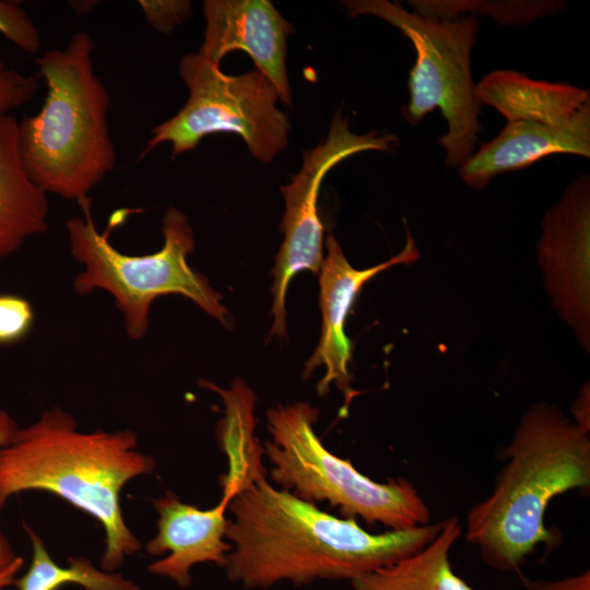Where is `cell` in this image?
<instances>
[{
	"mask_svg": "<svg viewBox=\"0 0 590 590\" xmlns=\"http://www.w3.org/2000/svg\"><path fill=\"white\" fill-rule=\"evenodd\" d=\"M138 4L150 25L161 33H169L191 13L189 1L140 0Z\"/></svg>",
	"mask_w": 590,
	"mask_h": 590,
	"instance_id": "cell-24",
	"label": "cell"
},
{
	"mask_svg": "<svg viewBox=\"0 0 590 590\" xmlns=\"http://www.w3.org/2000/svg\"><path fill=\"white\" fill-rule=\"evenodd\" d=\"M24 528L32 542L33 554L27 570L13 581L17 590H59L67 583L85 590H144L120 574L97 568L86 557L70 556L68 566L57 564L40 536L28 526Z\"/></svg>",
	"mask_w": 590,
	"mask_h": 590,
	"instance_id": "cell-19",
	"label": "cell"
},
{
	"mask_svg": "<svg viewBox=\"0 0 590 590\" xmlns=\"http://www.w3.org/2000/svg\"><path fill=\"white\" fill-rule=\"evenodd\" d=\"M522 590H590V570L555 580L523 579Z\"/></svg>",
	"mask_w": 590,
	"mask_h": 590,
	"instance_id": "cell-26",
	"label": "cell"
},
{
	"mask_svg": "<svg viewBox=\"0 0 590 590\" xmlns=\"http://www.w3.org/2000/svg\"><path fill=\"white\" fill-rule=\"evenodd\" d=\"M82 215L66 222L70 249L83 270L75 276L73 288L79 295L95 290L108 292L123 317L125 330L132 340L145 337L152 303L160 296L181 295L226 328L233 326L222 295L187 261L194 250L193 231L187 216L169 208L162 220L163 247L152 253L128 255L113 246L107 231L98 232L93 221L90 197L80 200Z\"/></svg>",
	"mask_w": 590,
	"mask_h": 590,
	"instance_id": "cell-5",
	"label": "cell"
},
{
	"mask_svg": "<svg viewBox=\"0 0 590 590\" xmlns=\"http://www.w3.org/2000/svg\"><path fill=\"white\" fill-rule=\"evenodd\" d=\"M406 236L405 246L397 256L364 270L350 264L333 235L326 239L327 257L319 275L321 332L316 350L306 362L303 377L308 378L316 368L326 367V374L317 385L318 394L324 396L334 384L343 393L345 411L357 394L351 387L349 365L353 345L344 332L345 321L359 291L369 280L393 266L411 264L418 259V249L408 228Z\"/></svg>",
	"mask_w": 590,
	"mask_h": 590,
	"instance_id": "cell-11",
	"label": "cell"
},
{
	"mask_svg": "<svg viewBox=\"0 0 590 590\" xmlns=\"http://www.w3.org/2000/svg\"><path fill=\"white\" fill-rule=\"evenodd\" d=\"M227 512L232 550L224 568L232 582L248 589L351 581L418 552L444 524L371 533L355 519L335 517L274 487L267 477L233 497Z\"/></svg>",
	"mask_w": 590,
	"mask_h": 590,
	"instance_id": "cell-1",
	"label": "cell"
},
{
	"mask_svg": "<svg viewBox=\"0 0 590 590\" xmlns=\"http://www.w3.org/2000/svg\"><path fill=\"white\" fill-rule=\"evenodd\" d=\"M342 3L352 16L385 20L413 44L416 59L409 74L410 99L402 116L416 126L438 108L447 123V131L438 139L445 151V165L460 167L474 153L482 130V105L471 70V52L481 27L479 16L438 20L388 0Z\"/></svg>",
	"mask_w": 590,
	"mask_h": 590,
	"instance_id": "cell-7",
	"label": "cell"
},
{
	"mask_svg": "<svg viewBox=\"0 0 590 590\" xmlns=\"http://www.w3.org/2000/svg\"><path fill=\"white\" fill-rule=\"evenodd\" d=\"M0 34L26 54L40 50V33L19 2L0 0Z\"/></svg>",
	"mask_w": 590,
	"mask_h": 590,
	"instance_id": "cell-21",
	"label": "cell"
},
{
	"mask_svg": "<svg viewBox=\"0 0 590 590\" xmlns=\"http://www.w3.org/2000/svg\"><path fill=\"white\" fill-rule=\"evenodd\" d=\"M573 413L575 422L587 430H590L589 420V385L587 384L574 402Z\"/></svg>",
	"mask_w": 590,
	"mask_h": 590,
	"instance_id": "cell-27",
	"label": "cell"
},
{
	"mask_svg": "<svg viewBox=\"0 0 590 590\" xmlns=\"http://www.w3.org/2000/svg\"><path fill=\"white\" fill-rule=\"evenodd\" d=\"M555 154L590 156V105L563 127L506 121L495 138L459 167V175L467 186L482 190L498 175L528 168Z\"/></svg>",
	"mask_w": 590,
	"mask_h": 590,
	"instance_id": "cell-14",
	"label": "cell"
},
{
	"mask_svg": "<svg viewBox=\"0 0 590 590\" xmlns=\"http://www.w3.org/2000/svg\"><path fill=\"white\" fill-rule=\"evenodd\" d=\"M23 558L17 556L15 562L0 574V590L13 585L14 579L23 567Z\"/></svg>",
	"mask_w": 590,
	"mask_h": 590,
	"instance_id": "cell-28",
	"label": "cell"
},
{
	"mask_svg": "<svg viewBox=\"0 0 590 590\" xmlns=\"http://www.w3.org/2000/svg\"><path fill=\"white\" fill-rule=\"evenodd\" d=\"M37 90L35 75L23 73L0 60V119L31 102Z\"/></svg>",
	"mask_w": 590,
	"mask_h": 590,
	"instance_id": "cell-23",
	"label": "cell"
},
{
	"mask_svg": "<svg viewBox=\"0 0 590 590\" xmlns=\"http://www.w3.org/2000/svg\"><path fill=\"white\" fill-rule=\"evenodd\" d=\"M481 105L498 111L506 121L524 120L563 127L590 105L589 90L564 82L534 80L509 70H494L476 83Z\"/></svg>",
	"mask_w": 590,
	"mask_h": 590,
	"instance_id": "cell-15",
	"label": "cell"
},
{
	"mask_svg": "<svg viewBox=\"0 0 590 590\" xmlns=\"http://www.w3.org/2000/svg\"><path fill=\"white\" fill-rule=\"evenodd\" d=\"M35 319L32 304L16 294H0V345L24 339Z\"/></svg>",
	"mask_w": 590,
	"mask_h": 590,
	"instance_id": "cell-22",
	"label": "cell"
},
{
	"mask_svg": "<svg viewBox=\"0 0 590 590\" xmlns=\"http://www.w3.org/2000/svg\"><path fill=\"white\" fill-rule=\"evenodd\" d=\"M94 39L76 32L63 48L35 59L47 93L40 110L19 120V146L30 178L47 194L76 200L114 170L110 95L93 62Z\"/></svg>",
	"mask_w": 590,
	"mask_h": 590,
	"instance_id": "cell-4",
	"label": "cell"
},
{
	"mask_svg": "<svg viewBox=\"0 0 590 590\" xmlns=\"http://www.w3.org/2000/svg\"><path fill=\"white\" fill-rule=\"evenodd\" d=\"M399 138L391 133L351 131L349 119L339 109L333 116L328 137L316 148L303 152V165L290 184L282 186L285 213L281 223L284 239L273 268V324L269 337H286V292L291 280L300 271L320 272L323 262V227L318 215L317 199L326 174L343 160L365 152H393Z\"/></svg>",
	"mask_w": 590,
	"mask_h": 590,
	"instance_id": "cell-9",
	"label": "cell"
},
{
	"mask_svg": "<svg viewBox=\"0 0 590 590\" xmlns=\"http://www.w3.org/2000/svg\"><path fill=\"white\" fill-rule=\"evenodd\" d=\"M500 453L506 463L489 495L471 507L465 540L489 567L515 571L538 545L547 552L559 545V532L545 527L551 500L589 489V430L557 408L535 403Z\"/></svg>",
	"mask_w": 590,
	"mask_h": 590,
	"instance_id": "cell-3",
	"label": "cell"
},
{
	"mask_svg": "<svg viewBox=\"0 0 590 590\" xmlns=\"http://www.w3.org/2000/svg\"><path fill=\"white\" fill-rule=\"evenodd\" d=\"M461 534L457 517L444 520L439 533L418 552L351 580V590H473L449 562Z\"/></svg>",
	"mask_w": 590,
	"mask_h": 590,
	"instance_id": "cell-18",
	"label": "cell"
},
{
	"mask_svg": "<svg viewBox=\"0 0 590 590\" xmlns=\"http://www.w3.org/2000/svg\"><path fill=\"white\" fill-rule=\"evenodd\" d=\"M203 12L204 40L197 54L220 66L229 51H246L279 98L291 105L286 38L294 26L268 0H208Z\"/></svg>",
	"mask_w": 590,
	"mask_h": 590,
	"instance_id": "cell-12",
	"label": "cell"
},
{
	"mask_svg": "<svg viewBox=\"0 0 590 590\" xmlns=\"http://www.w3.org/2000/svg\"><path fill=\"white\" fill-rule=\"evenodd\" d=\"M19 428L15 420L0 408V448L7 445ZM17 558L9 540L0 533V574Z\"/></svg>",
	"mask_w": 590,
	"mask_h": 590,
	"instance_id": "cell-25",
	"label": "cell"
},
{
	"mask_svg": "<svg viewBox=\"0 0 590 590\" xmlns=\"http://www.w3.org/2000/svg\"><path fill=\"white\" fill-rule=\"evenodd\" d=\"M266 415L268 475L280 488L312 504L327 502L342 518L369 526L404 530L430 523L429 508L410 481L378 483L329 451L315 432L318 409L308 402L279 404Z\"/></svg>",
	"mask_w": 590,
	"mask_h": 590,
	"instance_id": "cell-6",
	"label": "cell"
},
{
	"mask_svg": "<svg viewBox=\"0 0 590 590\" xmlns=\"http://www.w3.org/2000/svg\"><path fill=\"white\" fill-rule=\"evenodd\" d=\"M199 385L220 394L224 403L216 440L227 462L226 472L220 477L222 497L231 503L237 494L268 475L262 463L263 446L255 437L257 397L240 378L233 380L228 389L209 380H200Z\"/></svg>",
	"mask_w": 590,
	"mask_h": 590,
	"instance_id": "cell-17",
	"label": "cell"
},
{
	"mask_svg": "<svg viewBox=\"0 0 590 590\" xmlns=\"http://www.w3.org/2000/svg\"><path fill=\"white\" fill-rule=\"evenodd\" d=\"M155 465L151 455L138 449L133 430L81 432L73 415L54 406L34 423L19 426L0 448V508L27 491L57 495L102 524L101 568L115 571L142 548L123 519L121 491Z\"/></svg>",
	"mask_w": 590,
	"mask_h": 590,
	"instance_id": "cell-2",
	"label": "cell"
},
{
	"mask_svg": "<svg viewBox=\"0 0 590 590\" xmlns=\"http://www.w3.org/2000/svg\"><path fill=\"white\" fill-rule=\"evenodd\" d=\"M414 11L433 19L455 20L465 14L485 15L505 26L526 25L560 12L564 1H483V0H412Z\"/></svg>",
	"mask_w": 590,
	"mask_h": 590,
	"instance_id": "cell-20",
	"label": "cell"
},
{
	"mask_svg": "<svg viewBox=\"0 0 590 590\" xmlns=\"http://www.w3.org/2000/svg\"><path fill=\"white\" fill-rule=\"evenodd\" d=\"M179 75L189 96L179 111L151 130L141 157L162 143L173 155L194 150L211 134L227 132L244 139L250 153L270 163L286 145L291 127L276 107L275 87L258 70L229 75L199 54L180 59Z\"/></svg>",
	"mask_w": 590,
	"mask_h": 590,
	"instance_id": "cell-8",
	"label": "cell"
},
{
	"mask_svg": "<svg viewBox=\"0 0 590 590\" xmlns=\"http://www.w3.org/2000/svg\"><path fill=\"white\" fill-rule=\"evenodd\" d=\"M152 504L158 514L157 532L145 550L153 556L169 554L150 564V573L186 589L192 585L190 571L196 564L212 563L225 567L232 550L226 540L229 500L221 497L212 508L201 509L166 491Z\"/></svg>",
	"mask_w": 590,
	"mask_h": 590,
	"instance_id": "cell-13",
	"label": "cell"
},
{
	"mask_svg": "<svg viewBox=\"0 0 590 590\" xmlns=\"http://www.w3.org/2000/svg\"><path fill=\"white\" fill-rule=\"evenodd\" d=\"M48 194L28 176L19 146V119H0V261L48 229Z\"/></svg>",
	"mask_w": 590,
	"mask_h": 590,
	"instance_id": "cell-16",
	"label": "cell"
},
{
	"mask_svg": "<svg viewBox=\"0 0 590 590\" xmlns=\"http://www.w3.org/2000/svg\"><path fill=\"white\" fill-rule=\"evenodd\" d=\"M538 259L546 288L579 342L590 345V177L581 174L542 221Z\"/></svg>",
	"mask_w": 590,
	"mask_h": 590,
	"instance_id": "cell-10",
	"label": "cell"
}]
</instances>
